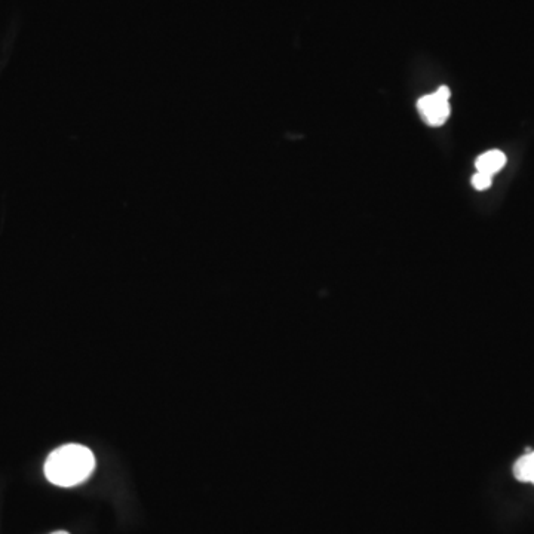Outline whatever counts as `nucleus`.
<instances>
[{
	"instance_id": "obj_2",
	"label": "nucleus",
	"mask_w": 534,
	"mask_h": 534,
	"mask_svg": "<svg viewBox=\"0 0 534 534\" xmlns=\"http://www.w3.org/2000/svg\"><path fill=\"white\" fill-rule=\"evenodd\" d=\"M420 115L431 127H441L450 116V104L437 94L425 95L417 103Z\"/></svg>"
},
{
	"instance_id": "obj_5",
	"label": "nucleus",
	"mask_w": 534,
	"mask_h": 534,
	"mask_svg": "<svg viewBox=\"0 0 534 534\" xmlns=\"http://www.w3.org/2000/svg\"><path fill=\"white\" fill-rule=\"evenodd\" d=\"M491 178L493 177L487 176V174L477 173L472 177V186L477 190L489 189L491 186Z\"/></svg>"
},
{
	"instance_id": "obj_4",
	"label": "nucleus",
	"mask_w": 534,
	"mask_h": 534,
	"mask_svg": "<svg viewBox=\"0 0 534 534\" xmlns=\"http://www.w3.org/2000/svg\"><path fill=\"white\" fill-rule=\"evenodd\" d=\"M514 475L521 483L534 484V451L527 450V453L515 462Z\"/></svg>"
},
{
	"instance_id": "obj_3",
	"label": "nucleus",
	"mask_w": 534,
	"mask_h": 534,
	"mask_svg": "<svg viewBox=\"0 0 534 534\" xmlns=\"http://www.w3.org/2000/svg\"><path fill=\"white\" fill-rule=\"evenodd\" d=\"M505 165L506 156L500 150H490V152L483 153L475 162L478 173L487 174V176L491 177L499 173Z\"/></svg>"
},
{
	"instance_id": "obj_7",
	"label": "nucleus",
	"mask_w": 534,
	"mask_h": 534,
	"mask_svg": "<svg viewBox=\"0 0 534 534\" xmlns=\"http://www.w3.org/2000/svg\"><path fill=\"white\" fill-rule=\"evenodd\" d=\"M52 534H70V533H67V532H55V533H52Z\"/></svg>"
},
{
	"instance_id": "obj_6",
	"label": "nucleus",
	"mask_w": 534,
	"mask_h": 534,
	"mask_svg": "<svg viewBox=\"0 0 534 534\" xmlns=\"http://www.w3.org/2000/svg\"><path fill=\"white\" fill-rule=\"evenodd\" d=\"M435 94H437L438 97L443 98V100L448 101L450 100L451 91L447 87H441L437 89Z\"/></svg>"
},
{
	"instance_id": "obj_1",
	"label": "nucleus",
	"mask_w": 534,
	"mask_h": 534,
	"mask_svg": "<svg viewBox=\"0 0 534 534\" xmlns=\"http://www.w3.org/2000/svg\"><path fill=\"white\" fill-rule=\"evenodd\" d=\"M95 469V457L88 447L67 444L49 454L45 475L49 483L58 487H75L85 483Z\"/></svg>"
}]
</instances>
